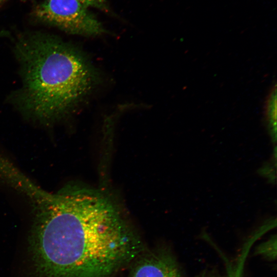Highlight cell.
<instances>
[{"label": "cell", "mask_w": 277, "mask_h": 277, "mask_svg": "<svg viewBox=\"0 0 277 277\" xmlns=\"http://www.w3.org/2000/svg\"><path fill=\"white\" fill-rule=\"evenodd\" d=\"M34 196L32 249L40 277H111L143 251L141 241L100 193L68 187Z\"/></svg>", "instance_id": "1"}, {"label": "cell", "mask_w": 277, "mask_h": 277, "mask_svg": "<svg viewBox=\"0 0 277 277\" xmlns=\"http://www.w3.org/2000/svg\"><path fill=\"white\" fill-rule=\"evenodd\" d=\"M14 47L23 77L15 104L32 119L48 123L63 117L95 84L96 74L88 61L56 36L27 33Z\"/></svg>", "instance_id": "2"}, {"label": "cell", "mask_w": 277, "mask_h": 277, "mask_svg": "<svg viewBox=\"0 0 277 277\" xmlns=\"http://www.w3.org/2000/svg\"><path fill=\"white\" fill-rule=\"evenodd\" d=\"M88 8L79 0H45L35 7L33 15L37 21L69 33H103V26Z\"/></svg>", "instance_id": "3"}, {"label": "cell", "mask_w": 277, "mask_h": 277, "mask_svg": "<svg viewBox=\"0 0 277 277\" xmlns=\"http://www.w3.org/2000/svg\"><path fill=\"white\" fill-rule=\"evenodd\" d=\"M133 261L129 277H182L175 257L166 250L141 253Z\"/></svg>", "instance_id": "4"}, {"label": "cell", "mask_w": 277, "mask_h": 277, "mask_svg": "<svg viewBox=\"0 0 277 277\" xmlns=\"http://www.w3.org/2000/svg\"><path fill=\"white\" fill-rule=\"evenodd\" d=\"M265 113L268 125L273 133L276 132V88L275 85L270 90L265 102Z\"/></svg>", "instance_id": "5"}, {"label": "cell", "mask_w": 277, "mask_h": 277, "mask_svg": "<svg viewBox=\"0 0 277 277\" xmlns=\"http://www.w3.org/2000/svg\"><path fill=\"white\" fill-rule=\"evenodd\" d=\"M255 253L269 261H274L276 258V238L272 236L267 241L260 244L256 247Z\"/></svg>", "instance_id": "6"}, {"label": "cell", "mask_w": 277, "mask_h": 277, "mask_svg": "<svg viewBox=\"0 0 277 277\" xmlns=\"http://www.w3.org/2000/svg\"><path fill=\"white\" fill-rule=\"evenodd\" d=\"M87 7H94L105 11H109V6L106 0H79Z\"/></svg>", "instance_id": "7"}, {"label": "cell", "mask_w": 277, "mask_h": 277, "mask_svg": "<svg viewBox=\"0 0 277 277\" xmlns=\"http://www.w3.org/2000/svg\"><path fill=\"white\" fill-rule=\"evenodd\" d=\"M195 277H217L215 273H213L211 271L204 270Z\"/></svg>", "instance_id": "8"}, {"label": "cell", "mask_w": 277, "mask_h": 277, "mask_svg": "<svg viewBox=\"0 0 277 277\" xmlns=\"http://www.w3.org/2000/svg\"><path fill=\"white\" fill-rule=\"evenodd\" d=\"M4 1V0H0V2H2V1Z\"/></svg>", "instance_id": "9"}]
</instances>
